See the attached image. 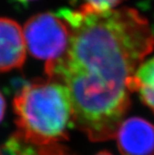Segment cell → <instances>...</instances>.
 Here are the masks:
<instances>
[{
	"label": "cell",
	"instance_id": "obj_5",
	"mask_svg": "<svg viewBox=\"0 0 154 155\" xmlns=\"http://www.w3.org/2000/svg\"><path fill=\"white\" fill-rule=\"evenodd\" d=\"M26 50L21 27L13 20L0 18V73L22 67Z\"/></svg>",
	"mask_w": 154,
	"mask_h": 155
},
{
	"label": "cell",
	"instance_id": "obj_11",
	"mask_svg": "<svg viewBox=\"0 0 154 155\" xmlns=\"http://www.w3.org/2000/svg\"><path fill=\"white\" fill-rule=\"evenodd\" d=\"M17 1H20V2H23V3H26V2H30V1H34V0H17Z\"/></svg>",
	"mask_w": 154,
	"mask_h": 155
},
{
	"label": "cell",
	"instance_id": "obj_2",
	"mask_svg": "<svg viewBox=\"0 0 154 155\" xmlns=\"http://www.w3.org/2000/svg\"><path fill=\"white\" fill-rule=\"evenodd\" d=\"M13 107L15 136L25 143L44 147L68 139L74 124L73 104L61 82L48 78L27 84L14 97Z\"/></svg>",
	"mask_w": 154,
	"mask_h": 155
},
{
	"label": "cell",
	"instance_id": "obj_4",
	"mask_svg": "<svg viewBox=\"0 0 154 155\" xmlns=\"http://www.w3.org/2000/svg\"><path fill=\"white\" fill-rule=\"evenodd\" d=\"M115 137L123 155H154V124L144 118L123 120Z\"/></svg>",
	"mask_w": 154,
	"mask_h": 155
},
{
	"label": "cell",
	"instance_id": "obj_1",
	"mask_svg": "<svg viewBox=\"0 0 154 155\" xmlns=\"http://www.w3.org/2000/svg\"><path fill=\"white\" fill-rule=\"evenodd\" d=\"M71 32L63 58L45 66L71 96L74 124L92 141L114 138L130 107V81L154 48L148 21L133 8L57 12Z\"/></svg>",
	"mask_w": 154,
	"mask_h": 155
},
{
	"label": "cell",
	"instance_id": "obj_8",
	"mask_svg": "<svg viewBox=\"0 0 154 155\" xmlns=\"http://www.w3.org/2000/svg\"><path fill=\"white\" fill-rule=\"evenodd\" d=\"M39 155H68L61 144L48 145L38 148Z\"/></svg>",
	"mask_w": 154,
	"mask_h": 155
},
{
	"label": "cell",
	"instance_id": "obj_7",
	"mask_svg": "<svg viewBox=\"0 0 154 155\" xmlns=\"http://www.w3.org/2000/svg\"><path fill=\"white\" fill-rule=\"evenodd\" d=\"M80 2V7L77 8L86 12H106L115 9L123 0H74Z\"/></svg>",
	"mask_w": 154,
	"mask_h": 155
},
{
	"label": "cell",
	"instance_id": "obj_12",
	"mask_svg": "<svg viewBox=\"0 0 154 155\" xmlns=\"http://www.w3.org/2000/svg\"><path fill=\"white\" fill-rule=\"evenodd\" d=\"M0 155H4V153H3V151H2L1 149H0Z\"/></svg>",
	"mask_w": 154,
	"mask_h": 155
},
{
	"label": "cell",
	"instance_id": "obj_3",
	"mask_svg": "<svg viewBox=\"0 0 154 155\" xmlns=\"http://www.w3.org/2000/svg\"><path fill=\"white\" fill-rule=\"evenodd\" d=\"M27 49L32 56L46 61V66L58 61L66 54L71 32L67 22L57 13L36 14L23 27Z\"/></svg>",
	"mask_w": 154,
	"mask_h": 155
},
{
	"label": "cell",
	"instance_id": "obj_10",
	"mask_svg": "<svg viewBox=\"0 0 154 155\" xmlns=\"http://www.w3.org/2000/svg\"><path fill=\"white\" fill-rule=\"evenodd\" d=\"M96 155H113V153H110L107 150H102V151H100V152H97Z\"/></svg>",
	"mask_w": 154,
	"mask_h": 155
},
{
	"label": "cell",
	"instance_id": "obj_9",
	"mask_svg": "<svg viewBox=\"0 0 154 155\" xmlns=\"http://www.w3.org/2000/svg\"><path fill=\"white\" fill-rule=\"evenodd\" d=\"M5 110H6V101L3 95L0 92V122H1L5 115Z\"/></svg>",
	"mask_w": 154,
	"mask_h": 155
},
{
	"label": "cell",
	"instance_id": "obj_6",
	"mask_svg": "<svg viewBox=\"0 0 154 155\" xmlns=\"http://www.w3.org/2000/svg\"><path fill=\"white\" fill-rule=\"evenodd\" d=\"M130 87L154 114V56L138 66L131 78Z\"/></svg>",
	"mask_w": 154,
	"mask_h": 155
}]
</instances>
